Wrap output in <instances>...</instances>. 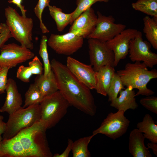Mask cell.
I'll list each match as a JSON object with an SVG mask.
<instances>
[{"label":"cell","instance_id":"6","mask_svg":"<svg viewBox=\"0 0 157 157\" xmlns=\"http://www.w3.org/2000/svg\"><path fill=\"white\" fill-rule=\"evenodd\" d=\"M39 104L22 107L9 115L6 123V129L3 134V139H8L16 136L21 131L40 120Z\"/></svg>","mask_w":157,"mask_h":157},{"label":"cell","instance_id":"28","mask_svg":"<svg viewBox=\"0 0 157 157\" xmlns=\"http://www.w3.org/2000/svg\"><path fill=\"white\" fill-rule=\"evenodd\" d=\"M47 38L45 35L42 36L40 45L39 53L42 58L44 64L43 75L44 76L49 74L52 71L47 51Z\"/></svg>","mask_w":157,"mask_h":157},{"label":"cell","instance_id":"15","mask_svg":"<svg viewBox=\"0 0 157 157\" xmlns=\"http://www.w3.org/2000/svg\"><path fill=\"white\" fill-rule=\"evenodd\" d=\"M97 20V15L93 9L90 7L74 20L68 32L87 38L94 29Z\"/></svg>","mask_w":157,"mask_h":157},{"label":"cell","instance_id":"16","mask_svg":"<svg viewBox=\"0 0 157 157\" xmlns=\"http://www.w3.org/2000/svg\"><path fill=\"white\" fill-rule=\"evenodd\" d=\"M6 91V96L5 100L0 108V112H7L10 115L22 107L23 101L16 83L13 79L10 78L8 79Z\"/></svg>","mask_w":157,"mask_h":157},{"label":"cell","instance_id":"37","mask_svg":"<svg viewBox=\"0 0 157 157\" xmlns=\"http://www.w3.org/2000/svg\"><path fill=\"white\" fill-rule=\"evenodd\" d=\"M73 141L70 139H68L67 146L64 151L61 154H56L53 155V157H68L72 150Z\"/></svg>","mask_w":157,"mask_h":157},{"label":"cell","instance_id":"29","mask_svg":"<svg viewBox=\"0 0 157 157\" xmlns=\"http://www.w3.org/2000/svg\"><path fill=\"white\" fill-rule=\"evenodd\" d=\"M124 89V86L120 77L117 73H115L111 81L107 93L108 101L111 102L113 101L117 97L120 92Z\"/></svg>","mask_w":157,"mask_h":157},{"label":"cell","instance_id":"17","mask_svg":"<svg viewBox=\"0 0 157 157\" xmlns=\"http://www.w3.org/2000/svg\"><path fill=\"white\" fill-rule=\"evenodd\" d=\"M145 138L137 128L130 132L129 138V152L133 157H152L149 149L145 145Z\"/></svg>","mask_w":157,"mask_h":157},{"label":"cell","instance_id":"38","mask_svg":"<svg viewBox=\"0 0 157 157\" xmlns=\"http://www.w3.org/2000/svg\"><path fill=\"white\" fill-rule=\"evenodd\" d=\"M22 0H9L8 2L9 3H13L16 5L20 9L22 15L26 17V14L27 10L24 8V6L22 4Z\"/></svg>","mask_w":157,"mask_h":157},{"label":"cell","instance_id":"33","mask_svg":"<svg viewBox=\"0 0 157 157\" xmlns=\"http://www.w3.org/2000/svg\"><path fill=\"white\" fill-rule=\"evenodd\" d=\"M32 75L29 66L22 65L17 69L16 77L22 81L27 83L30 82V77Z\"/></svg>","mask_w":157,"mask_h":157},{"label":"cell","instance_id":"19","mask_svg":"<svg viewBox=\"0 0 157 157\" xmlns=\"http://www.w3.org/2000/svg\"><path fill=\"white\" fill-rule=\"evenodd\" d=\"M114 67L108 65L103 67L96 72V86L97 92L106 96L112 79L115 72Z\"/></svg>","mask_w":157,"mask_h":157},{"label":"cell","instance_id":"1","mask_svg":"<svg viewBox=\"0 0 157 157\" xmlns=\"http://www.w3.org/2000/svg\"><path fill=\"white\" fill-rule=\"evenodd\" d=\"M50 64L58 90L70 106L90 116L95 115L97 107L90 90L78 80L66 65L54 58Z\"/></svg>","mask_w":157,"mask_h":157},{"label":"cell","instance_id":"23","mask_svg":"<svg viewBox=\"0 0 157 157\" xmlns=\"http://www.w3.org/2000/svg\"><path fill=\"white\" fill-rule=\"evenodd\" d=\"M48 7L50 15L56 22L58 31H63L68 24H71L73 12L66 14L63 12L61 8L56 6L49 5Z\"/></svg>","mask_w":157,"mask_h":157},{"label":"cell","instance_id":"5","mask_svg":"<svg viewBox=\"0 0 157 157\" xmlns=\"http://www.w3.org/2000/svg\"><path fill=\"white\" fill-rule=\"evenodd\" d=\"M39 104L40 120L47 129L54 126L60 121L70 106L59 90L44 97Z\"/></svg>","mask_w":157,"mask_h":157},{"label":"cell","instance_id":"14","mask_svg":"<svg viewBox=\"0 0 157 157\" xmlns=\"http://www.w3.org/2000/svg\"><path fill=\"white\" fill-rule=\"evenodd\" d=\"M66 66L73 74L88 88L95 89L96 72L91 65L85 64L69 56L67 58Z\"/></svg>","mask_w":157,"mask_h":157},{"label":"cell","instance_id":"24","mask_svg":"<svg viewBox=\"0 0 157 157\" xmlns=\"http://www.w3.org/2000/svg\"><path fill=\"white\" fill-rule=\"evenodd\" d=\"M143 32L146 38L155 49H157V19L146 16L143 18Z\"/></svg>","mask_w":157,"mask_h":157},{"label":"cell","instance_id":"22","mask_svg":"<svg viewBox=\"0 0 157 157\" xmlns=\"http://www.w3.org/2000/svg\"><path fill=\"white\" fill-rule=\"evenodd\" d=\"M136 127L145 138L151 142L157 143V125L149 114L144 115L142 121L137 124Z\"/></svg>","mask_w":157,"mask_h":157},{"label":"cell","instance_id":"30","mask_svg":"<svg viewBox=\"0 0 157 157\" xmlns=\"http://www.w3.org/2000/svg\"><path fill=\"white\" fill-rule=\"evenodd\" d=\"M109 0H76L77 7L73 12L71 24L74 20L80 14L87 9L91 7V6L98 2H107Z\"/></svg>","mask_w":157,"mask_h":157},{"label":"cell","instance_id":"42","mask_svg":"<svg viewBox=\"0 0 157 157\" xmlns=\"http://www.w3.org/2000/svg\"><path fill=\"white\" fill-rule=\"evenodd\" d=\"M2 140V137H1V135L0 134V149L1 147Z\"/></svg>","mask_w":157,"mask_h":157},{"label":"cell","instance_id":"11","mask_svg":"<svg viewBox=\"0 0 157 157\" xmlns=\"http://www.w3.org/2000/svg\"><path fill=\"white\" fill-rule=\"evenodd\" d=\"M151 44L143 40L142 33L130 42L129 53L130 60L133 62H142L148 67L153 68L157 64V54L151 51Z\"/></svg>","mask_w":157,"mask_h":157},{"label":"cell","instance_id":"13","mask_svg":"<svg viewBox=\"0 0 157 157\" xmlns=\"http://www.w3.org/2000/svg\"><path fill=\"white\" fill-rule=\"evenodd\" d=\"M140 32L135 29H125L106 42L107 46L114 54V67L117 66L121 60L126 58L129 53L130 40L136 37Z\"/></svg>","mask_w":157,"mask_h":157},{"label":"cell","instance_id":"27","mask_svg":"<svg viewBox=\"0 0 157 157\" xmlns=\"http://www.w3.org/2000/svg\"><path fill=\"white\" fill-rule=\"evenodd\" d=\"M25 99L23 108L39 104L44 97L36 84H31L25 94Z\"/></svg>","mask_w":157,"mask_h":157},{"label":"cell","instance_id":"32","mask_svg":"<svg viewBox=\"0 0 157 157\" xmlns=\"http://www.w3.org/2000/svg\"><path fill=\"white\" fill-rule=\"evenodd\" d=\"M140 103L144 108L150 111L157 114V97L153 96H146L141 98Z\"/></svg>","mask_w":157,"mask_h":157},{"label":"cell","instance_id":"18","mask_svg":"<svg viewBox=\"0 0 157 157\" xmlns=\"http://www.w3.org/2000/svg\"><path fill=\"white\" fill-rule=\"evenodd\" d=\"M119 97L111 102L110 106L118 110H122L125 112L129 109H137L138 105L135 98V92L133 89L126 87L119 92Z\"/></svg>","mask_w":157,"mask_h":157},{"label":"cell","instance_id":"2","mask_svg":"<svg viewBox=\"0 0 157 157\" xmlns=\"http://www.w3.org/2000/svg\"><path fill=\"white\" fill-rule=\"evenodd\" d=\"M116 73L124 86L138 89L135 97L140 95L150 96L154 94L147 85L151 80L157 78L156 69L149 70L144 63L135 62L127 63L124 69L117 71Z\"/></svg>","mask_w":157,"mask_h":157},{"label":"cell","instance_id":"41","mask_svg":"<svg viewBox=\"0 0 157 157\" xmlns=\"http://www.w3.org/2000/svg\"><path fill=\"white\" fill-rule=\"evenodd\" d=\"M7 26L6 24L0 23V33L4 30Z\"/></svg>","mask_w":157,"mask_h":157},{"label":"cell","instance_id":"25","mask_svg":"<svg viewBox=\"0 0 157 157\" xmlns=\"http://www.w3.org/2000/svg\"><path fill=\"white\" fill-rule=\"evenodd\" d=\"M94 136L91 135L81 138L73 142L72 151L73 157H90L91 154L88 145Z\"/></svg>","mask_w":157,"mask_h":157},{"label":"cell","instance_id":"3","mask_svg":"<svg viewBox=\"0 0 157 157\" xmlns=\"http://www.w3.org/2000/svg\"><path fill=\"white\" fill-rule=\"evenodd\" d=\"M47 129L40 120L21 131L18 138L28 157H52L46 136Z\"/></svg>","mask_w":157,"mask_h":157},{"label":"cell","instance_id":"9","mask_svg":"<svg viewBox=\"0 0 157 157\" xmlns=\"http://www.w3.org/2000/svg\"><path fill=\"white\" fill-rule=\"evenodd\" d=\"M84 39L69 32L62 35L51 34L47 40V44L56 53L70 56L82 47Z\"/></svg>","mask_w":157,"mask_h":157},{"label":"cell","instance_id":"4","mask_svg":"<svg viewBox=\"0 0 157 157\" xmlns=\"http://www.w3.org/2000/svg\"><path fill=\"white\" fill-rule=\"evenodd\" d=\"M6 24L12 38L21 45L30 50L34 48L32 42L33 24L31 17L20 15L15 9L8 6L5 9Z\"/></svg>","mask_w":157,"mask_h":157},{"label":"cell","instance_id":"36","mask_svg":"<svg viewBox=\"0 0 157 157\" xmlns=\"http://www.w3.org/2000/svg\"><path fill=\"white\" fill-rule=\"evenodd\" d=\"M12 38V35L8 27L0 33V48L5 44V43L10 38Z\"/></svg>","mask_w":157,"mask_h":157},{"label":"cell","instance_id":"35","mask_svg":"<svg viewBox=\"0 0 157 157\" xmlns=\"http://www.w3.org/2000/svg\"><path fill=\"white\" fill-rule=\"evenodd\" d=\"M9 69L4 67L0 71V94L5 92L8 79L7 75Z\"/></svg>","mask_w":157,"mask_h":157},{"label":"cell","instance_id":"26","mask_svg":"<svg viewBox=\"0 0 157 157\" xmlns=\"http://www.w3.org/2000/svg\"><path fill=\"white\" fill-rule=\"evenodd\" d=\"M131 6L135 10L157 19V0H138Z\"/></svg>","mask_w":157,"mask_h":157},{"label":"cell","instance_id":"39","mask_svg":"<svg viewBox=\"0 0 157 157\" xmlns=\"http://www.w3.org/2000/svg\"><path fill=\"white\" fill-rule=\"evenodd\" d=\"M147 148L151 149L154 154L157 156V144L156 143L151 142H148L147 144Z\"/></svg>","mask_w":157,"mask_h":157},{"label":"cell","instance_id":"31","mask_svg":"<svg viewBox=\"0 0 157 157\" xmlns=\"http://www.w3.org/2000/svg\"><path fill=\"white\" fill-rule=\"evenodd\" d=\"M50 1V0H39L34 10L35 15L39 20L40 28L43 33L49 32V31L43 22L42 15L44 9L49 5Z\"/></svg>","mask_w":157,"mask_h":157},{"label":"cell","instance_id":"12","mask_svg":"<svg viewBox=\"0 0 157 157\" xmlns=\"http://www.w3.org/2000/svg\"><path fill=\"white\" fill-rule=\"evenodd\" d=\"M97 20L95 28L87 39L94 38L107 42L126 29V26L115 23V19L111 15L106 16L97 12Z\"/></svg>","mask_w":157,"mask_h":157},{"label":"cell","instance_id":"40","mask_svg":"<svg viewBox=\"0 0 157 157\" xmlns=\"http://www.w3.org/2000/svg\"><path fill=\"white\" fill-rule=\"evenodd\" d=\"M3 117L0 115V134H3L6 129V123L3 121Z\"/></svg>","mask_w":157,"mask_h":157},{"label":"cell","instance_id":"20","mask_svg":"<svg viewBox=\"0 0 157 157\" xmlns=\"http://www.w3.org/2000/svg\"><path fill=\"white\" fill-rule=\"evenodd\" d=\"M0 157H28L20 141L17 137L3 139Z\"/></svg>","mask_w":157,"mask_h":157},{"label":"cell","instance_id":"7","mask_svg":"<svg viewBox=\"0 0 157 157\" xmlns=\"http://www.w3.org/2000/svg\"><path fill=\"white\" fill-rule=\"evenodd\" d=\"M124 113L119 110L116 113H109L92 134L94 136L98 134H104L113 140L122 136L126 133L130 123L124 116Z\"/></svg>","mask_w":157,"mask_h":157},{"label":"cell","instance_id":"10","mask_svg":"<svg viewBox=\"0 0 157 157\" xmlns=\"http://www.w3.org/2000/svg\"><path fill=\"white\" fill-rule=\"evenodd\" d=\"M88 43L90 64L95 71L106 65L113 66L114 54L106 42L90 38Z\"/></svg>","mask_w":157,"mask_h":157},{"label":"cell","instance_id":"34","mask_svg":"<svg viewBox=\"0 0 157 157\" xmlns=\"http://www.w3.org/2000/svg\"><path fill=\"white\" fill-rule=\"evenodd\" d=\"M28 65L32 74L38 75L43 74L42 64L37 56H35L32 60L29 62Z\"/></svg>","mask_w":157,"mask_h":157},{"label":"cell","instance_id":"8","mask_svg":"<svg viewBox=\"0 0 157 157\" xmlns=\"http://www.w3.org/2000/svg\"><path fill=\"white\" fill-rule=\"evenodd\" d=\"M0 67L10 68L33 58L31 50L14 43L4 45L0 48Z\"/></svg>","mask_w":157,"mask_h":157},{"label":"cell","instance_id":"21","mask_svg":"<svg viewBox=\"0 0 157 157\" xmlns=\"http://www.w3.org/2000/svg\"><path fill=\"white\" fill-rule=\"evenodd\" d=\"M34 82L44 97L53 94L58 90L57 81L52 70L46 76H44L43 74L38 75Z\"/></svg>","mask_w":157,"mask_h":157},{"label":"cell","instance_id":"43","mask_svg":"<svg viewBox=\"0 0 157 157\" xmlns=\"http://www.w3.org/2000/svg\"><path fill=\"white\" fill-rule=\"evenodd\" d=\"M2 68H1V67H0V71L2 69Z\"/></svg>","mask_w":157,"mask_h":157}]
</instances>
